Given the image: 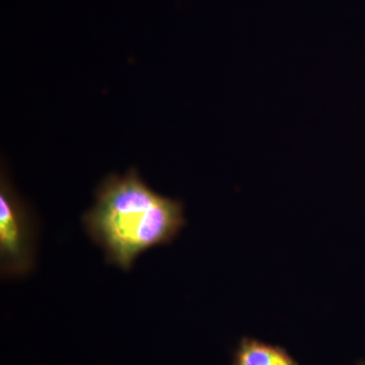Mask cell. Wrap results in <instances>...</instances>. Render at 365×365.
Here are the masks:
<instances>
[{
    "instance_id": "cell-1",
    "label": "cell",
    "mask_w": 365,
    "mask_h": 365,
    "mask_svg": "<svg viewBox=\"0 0 365 365\" xmlns=\"http://www.w3.org/2000/svg\"><path fill=\"white\" fill-rule=\"evenodd\" d=\"M83 223L104 251L106 262L128 271L139 255L174 241L186 220L181 201L155 193L131 169L101 182Z\"/></svg>"
},
{
    "instance_id": "cell-2",
    "label": "cell",
    "mask_w": 365,
    "mask_h": 365,
    "mask_svg": "<svg viewBox=\"0 0 365 365\" xmlns=\"http://www.w3.org/2000/svg\"><path fill=\"white\" fill-rule=\"evenodd\" d=\"M37 227L28 206L1 172L0 179V268L4 277H21L35 266Z\"/></svg>"
},
{
    "instance_id": "cell-3",
    "label": "cell",
    "mask_w": 365,
    "mask_h": 365,
    "mask_svg": "<svg viewBox=\"0 0 365 365\" xmlns=\"http://www.w3.org/2000/svg\"><path fill=\"white\" fill-rule=\"evenodd\" d=\"M232 364L299 365L283 348L253 338H242L235 348Z\"/></svg>"
},
{
    "instance_id": "cell-4",
    "label": "cell",
    "mask_w": 365,
    "mask_h": 365,
    "mask_svg": "<svg viewBox=\"0 0 365 365\" xmlns=\"http://www.w3.org/2000/svg\"><path fill=\"white\" fill-rule=\"evenodd\" d=\"M356 365H365V361L359 362V364H357Z\"/></svg>"
}]
</instances>
